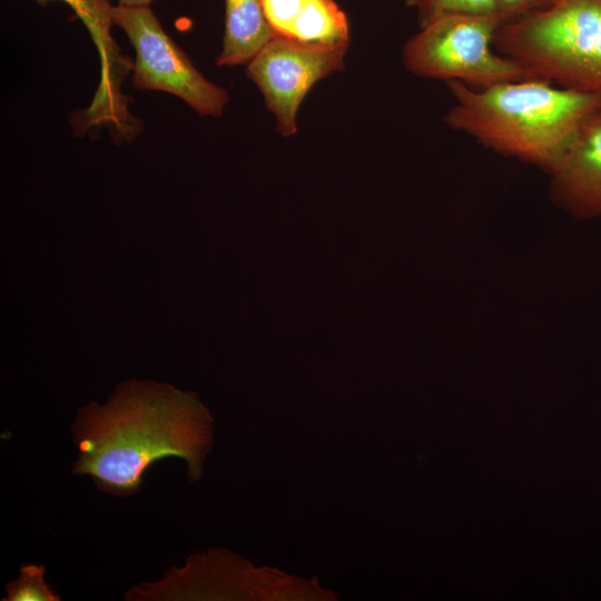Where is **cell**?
Returning <instances> with one entry per match:
<instances>
[{"label":"cell","mask_w":601,"mask_h":601,"mask_svg":"<svg viewBox=\"0 0 601 601\" xmlns=\"http://www.w3.org/2000/svg\"><path fill=\"white\" fill-rule=\"evenodd\" d=\"M78 459L73 474L90 475L98 490L128 496L157 461L176 456L190 481L201 476L211 446V416L196 394L165 383H121L105 405L83 406L72 425Z\"/></svg>","instance_id":"obj_1"},{"label":"cell","mask_w":601,"mask_h":601,"mask_svg":"<svg viewBox=\"0 0 601 601\" xmlns=\"http://www.w3.org/2000/svg\"><path fill=\"white\" fill-rule=\"evenodd\" d=\"M454 99L444 117L485 148L551 174L601 96L529 77L484 88L447 82Z\"/></svg>","instance_id":"obj_2"},{"label":"cell","mask_w":601,"mask_h":601,"mask_svg":"<svg viewBox=\"0 0 601 601\" xmlns=\"http://www.w3.org/2000/svg\"><path fill=\"white\" fill-rule=\"evenodd\" d=\"M494 48L531 77L601 96V0H553L509 19Z\"/></svg>","instance_id":"obj_3"},{"label":"cell","mask_w":601,"mask_h":601,"mask_svg":"<svg viewBox=\"0 0 601 601\" xmlns=\"http://www.w3.org/2000/svg\"><path fill=\"white\" fill-rule=\"evenodd\" d=\"M506 20L500 11L441 16L405 42L402 61L415 76L473 88L529 78L518 62L494 48L496 31Z\"/></svg>","instance_id":"obj_4"},{"label":"cell","mask_w":601,"mask_h":601,"mask_svg":"<svg viewBox=\"0 0 601 601\" xmlns=\"http://www.w3.org/2000/svg\"><path fill=\"white\" fill-rule=\"evenodd\" d=\"M112 21L126 33L135 49L131 81L136 89L171 93L199 116L221 115L228 102V92L197 70L185 51L164 30L150 6L116 4Z\"/></svg>","instance_id":"obj_5"},{"label":"cell","mask_w":601,"mask_h":601,"mask_svg":"<svg viewBox=\"0 0 601 601\" xmlns=\"http://www.w3.org/2000/svg\"><path fill=\"white\" fill-rule=\"evenodd\" d=\"M347 47L305 45L272 37L246 65V76L259 88L277 130L297 131L299 106L321 79L344 68Z\"/></svg>","instance_id":"obj_6"},{"label":"cell","mask_w":601,"mask_h":601,"mask_svg":"<svg viewBox=\"0 0 601 601\" xmlns=\"http://www.w3.org/2000/svg\"><path fill=\"white\" fill-rule=\"evenodd\" d=\"M550 175L560 206L577 217L601 216V107L584 120Z\"/></svg>","instance_id":"obj_7"},{"label":"cell","mask_w":601,"mask_h":601,"mask_svg":"<svg viewBox=\"0 0 601 601\" xmlns=\"http://www.w3.org/2000/svg\"><path fill=\"white\" fill-rule=\"evenodd\" d=\"M273 37L323 46L348 47L346 14L334 0H262Z\"/></svg>","instance_id":"obj_8"},{"label":"cell","mask_w":601,"mask_h":601,"mask_svg":"<svg viewBox=\"0 0 601 601\" xmlns=\"http://www.w3.org/2000/svg\"><path fill=\"white\" fill-rule=\"evenodd\" d=\"M46 3L51 0H36ZM67 3L88 29L100 53L104 76L98 99L107 104L121 101L119 85L128 68L122 63L119 48L111 35L112 8L110 0H60Z\"/></svg>","instance_id":"obj_9"},{"label":"cell","mask_w":601,"mask_h":601,"mask_svg":"<svg viewBox=\"0 0 601 601\" xmlns=\"http://www.w3.org/2000/svg\"><path fill=\"white\" fill-rule=\"evenodd\" d=\"M272 37L262 0H225L223 49L216 63L246 66Z\"/></svg>","instance_id":"obj_10"},{"label":"cell","mask_w":601,"mask_h":601,"mask_svg":"<svg viewBox=\"0 0 601 601\" xmlns=\"http://www.w3.org/2000/svg\"><path fill=\"white\" fill-rule=\"evenodd\" d=\"M7 595L3 601H57L60 600L50 585L45 581V566L24 564L20 575L6 587Z\"/></svg>","instance_id":"obj_11"},{"label":"cell","mask_w":601,"mask_h":601,"mask_svg":"<svg viewBox=\"0 0 601 601\" xmlns=\"http://www.w3.org/2000/svg\"><path fill=\"white\" fill-rule=\"evenodd\" d=\"M417 12L420 28L449 13L499 11L495 0H404Z\"/></svg>","instance_id":"obj_12"},{"label":"cell","mask_w":601,"mask_h":601,"mask_svg":"<svg viewBox=\"0 0 601 601\" xmlns=\"http://www.w3.org/2000/svg\"><path fill=\"white\" fill-rule=\"evenodd\" d=\"M553 0H495L497 10L508 20L548 7Z\"/></svg>","instance_id":"obj_13"},{"label":"cell","mask_w":601,"mask_h":601,"mask_svg":"<svg viewBox=\"0 0 601 601\" xmlns=\"http://www.w3.org/2000/svg\"><path fill=\"white\" fill-rule=\"evenodd\" d=\"M154 0H116L117 4L126 7L150 6Z\"/></svg>","instance_id":"obj_14"}]
</instances>
